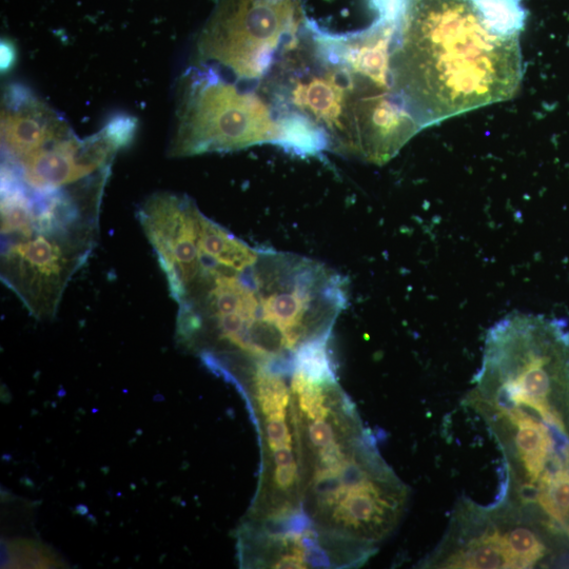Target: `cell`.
<instances>
[{
  "label": "cell",
  "mask_w": 569,
  "mask_h": 569,
  "mask_svg": "<svg viewBox=\"0 0 569 569\" xmlns=\"http://www.w3.org/2000/svg\"><path fill=\"white\" fill-rule=\"evenodd\" d=\"M134 130L131 117L120 116L82 140L41 98L12 85L2 107V186L35 199L104 194L115 155Z\"/></svg>",
  "instance_id": "2"
},
{
  "label": "cell",
  "mask_w": 569,
  "mask_h": 569,
  "mask_svg": "<svg viewBox=\"0 0 569 569\" xmlns=\"http://www.w3.org/2000/svg\"><path fill=\"white\" fill-rule=\"evenodd\" d=\"M98 221L36 220L2 235V280L37 320L56 316L97 242Z\"/></svg>",
  "instance_id": "7"
},
{
  "label": "cell",
  "mask_w": 569,
  "mask_h": 569,
  "mask_svg": "<svg viewBox=\"0 0 569 569\" xmlns=\"http://www.w3.org/2000/svg\"><path fill=\"white\" fill-rule=\"evenodd\" d=\"M303 0H218L196 43L195 65L263 81L308 23Z\"/></svg>",
  "instance_id": "6"
},
{
  "label": "cell",
  "mask_w": 569,
  "mask_h": 569,
  "mask_svg": "<svg viewBox=\"0 0 569 569\" xmlns=\"http://www.w3.org/2000/svg\"><path fill=\"white\" fill-rule=\"evenodd\" d=\"M482 417L522 412L569 441V329L564 320L513 313L487 332L466 399Z\"/></svg>",
  "instance_id": "3"
},
{
  "label": "cell",
  "mask_w": 569,
  "mask_h": 569,
  "mask_svg": "<svg viewBox=\"0 0 569 569\" xmlns=\"http://www.w3.org/2000/svg\"><path fill=\"white\" fill-rule=\"evenodd\" d=\"M569 540L517 505L498 500L480 506L462 500L425 567L538 568L557 564Z\"/></svg>",
  "instance_id": "5"
},
{
  "label": "cell",
  "mask_w": 569,
  "mask_h": 569,
  "mask_svg": "<svg viewBox=\"0 0 569 569\" xmlns=\"http://www.w3.org/2000/svg\"><path fill=\"white\" fill-rule=\"evenodd\" d=\"M286 416L266 417V441L271 453L285 447H293L292 434L286 422Z\"/></svg>",
  "instance_id": "10"
},
{
  "label": "cell",
  "mask_w": 569,
  "mask_h": 569,
  "mask_svg": "<svg viewBox=\"0 0 569 569\" xmlns=\"http://www.w3.org/2000/svg\"><path fill=\"white\" fill-rule=\"evenodd\" d=\"M487 26L502 36H519L527 12L522 0H473Z\"/></svg>",
  "instance_id": "9"
},
{
  "label": "cell",
  "mask_w": 569,
  "mask_h": 569,
  "mask_svg": "<svg viewBox=\"0 0 569 569\" xmlns=\"http://www.w3.org/2000/svg\"><path fill=\"white\" fill-rule=\"evenodd\" d=\"M205 215L185 195L155 193L142 205L139 220L178 302L199 270Z\"/></svg>",
  "instance_id": "8"
},
{
  "label": "cell",
  "mask_w": 569,
  "mask_h": 569,
  "mask_svg": "<svg viewBox=\"0 0 569 569\" xmlns=\"http://www.w3.org/2000/svg\"><path fill=\"white\" fill-rule=\"evenodd\" d=\"M392 19L390 88L421 130L518 91L519 36L495 33L473 0H403Z\"/></svg>",
  "instance_id": "1"
},
{
  "label": "cell",
  "mask_w": 569,
  "mask_h": 569,
  "mask_svg": "<svg viewBox=\"0 0 569 569\" xmlns=\"http://www.w3.org/2000/svg\"><path fill=\"white\" fill-rule=\"evenodd\" d=\"M299 466L297 463L277 465L273 469L272 482L274 489L280 493H287L299 480Z\"/></svg>",
  "instance_id": "11"
},
{
  "label": "cell",
  "mask_w": 569,
  "mask_h": 569,
  "mask_svg": "<svg viewBox=\"0 0 569 569\" xmlns=\"http://www.w3.org/2000/svg\"><path fill=\"white\" fill-rule=\"evenodd\" d=\"M171 158L281 146L282 129L266 98L208 65L188 69L176 88Z\"/></svg>",
  "instance_id": "4"
}]
</instances>
